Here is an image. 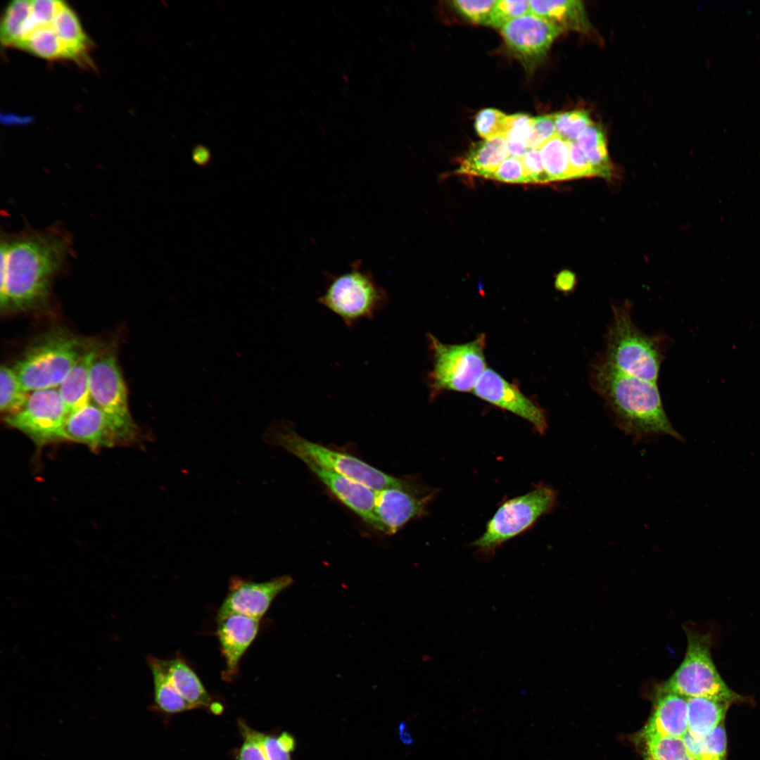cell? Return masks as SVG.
<instances>
[{
    "instance_id": "4",
    "label": "cell",
    "mask_w": 760,
    "mask_h": 760,
    "mask_svg": "<svg viewBox=\"0 0 760 760\" xmlns=\"http://www.w3.org/2000/svg\"><path fill=\"white\" fill-rule=\"evenodd\" d=\"M89 345L70 332L53 329L37 338L13 367L29 393L58 388Z\"/></svg>"
},
{
    "instance_id": "1",
    "label": "cell",
    "mask_w": 760,
    "mask_h": 760,
    "mask_svg": "<svg viewBox=\"0 0 760 760\" xmlns=\"http://www.w3.org/2000/svg\"><path fill=\"white\" fill-rule=\"evenodd\" d=\"M1 311H27L47 302L55 277L72 253V240L60 225L26 229L1 239Z\"/></svg>"
},
{
    "instance_id": "44",
    "label": "cell",
    "mask_w": 760,
    "mask_h": 760,
    "mask_svg": "<svg viewBox=\"0 0 760 760\" xmlns=\"http://www.w3.org/2000/svg\"><path fill=\"white\" fill-rule=\"evenodd\" d=\"M244 741L238 753V760H267L260 745L250 732V728L241 724Z\"/></svg>"
},
{
    "instance_id": "2",
    "label": "cell",
    "mask_w": 760,
    "mask_h": 760,
    "mask_svg": "<svg viewBox=\"0 0 760 760\" xmlns=\"http://www.w3.org/2000/svg\"><path fill=\"white\" fill-rule=\"evenodd\" d=\"M591 383L614 424L636 442H648L662 436L680 441L664 409L657 383L628 375L608 362L594 365Z\"/></svg>"
},
{
    "instance_id": "31",
    "label": "cell",
    "mask_w": 760,
    "mask_h": 760,
    "mask_svg": "<svg viewBox=\"0 0 760 760\" xmlns=\"http://www.w3.org/2000/svg\"><path fill=\"white\" fill-rule=\"evenodd\" d=\"M31 13V1L15 0L6 6L1 20L0 39L6 46L15 47L20 41Z\"/></svg>"
},
{
    "instance_id": "21",
    "label": "cell",
    "mask_w": 760,
    "mask_h": 760,
    "mask_svg": "<svg viewBox=\"0 0 760 760\" xmlns=\"http://www.w3.org/2000/svg\"><path fill=\"white\" fill-rule=\"evenodd\" d=\"M530 13L548 21L564 30L587 32L590 29L585 6L581 1H529Z\"/></svg>"
},
{
    "instance_id": "23",
    "label": "cell",
    "mask_w": 760,
    "mask_h": 760,
    "mask_svg": "<svg viewBox=\"0 0 760 760\" xmlns=\"http://www.w3.org/2000/svg\"><path fill=\"white\" fill-rule=\"evenodd\" d=\"M164 663L173 685L189 703L194 708L203 707L215 710L216 704L213 702L197 674L183 659H164Z\"/></svg>"
},
{
    "instance_id": "45",
    "label": "cell",
    "mask_w": 760,
    "mask_h": 760,
    "mask_svg": "<svg viewBox=\"0 0 760 760\" xmlns=\"http://www.w3.org/2000/svg\"><path fill=\"white\" fill-rule=\"evenodd\" d=\"M576 284V277L570 270H562L555 277V286L562 293H568L573 291Z\"/></svg>"
},
{
    "instance_id": "9",
    "label": "cell",
    "mask_w": 760,
    "mask_h": 760,
    "mask_svg": "<svg viewBox=\"0 0 760 760\" xmlns=\"http://www.w3.org/2000/svg\"><path fill=\"white\" fill-rule=\"evenodd\" d=\"M557 491L539 484L531 491L503 502L488 521L484 533L473 546L477 552L490 555L504 543L531 528L557 503Z\"/></svg>"
},
{
    "instance_id": "25",
    "label": "cell",
    "mask_w": 760,
    "mask_h": 760,
    "mask_svg": "<svg viewBox=\"0 0 760 760\" xmlns=\"http://www.w3.org/2000/svg\"><path fill=\"white\" fill-rule=\"evenodd\" d=\"M51 25L67 49L70 58L76 61L84 60L89 42L77 15L65 1L58 10Z\"/></svg>"
},
{
    "instance_id": "10",
    "label": "cell",
    "mask_w": 760,
    "mask_h": 760,
    "mask_svg": "<svg viewBox=\"0 0 760 760\" xmlns=\"http://www.w3.org/2000/svg\"><path fill=\"white\" fill-rule=\"evenodd\" d=\"M91 400L108 418L120 443L135 441L139 428L130 414L126 385L113 349L101 348L89 374Z\"/></svg>"
},
{
    "instance_id": "13",
    "label": "cell",
    "mask_w": 760,
    "mask_h": 760,
    "mask_svg": "<svg viewBox=\"0 0 760 760\" xmlns=\"http://www.w3.org/2000/svg\"><path fill=\"white\" fill-rule=\"evenodd\" d=\"M501 29L507 47L528 67L539 62L554 40L564 31L531 13L509 22Z\"/></svg>"
},
{
    "instance_id": "39",
    "label": "cell",
    "mask_w": 760,
    "mask_h": 760,
    "mask_svg": "<svg viewBox=\"0 0 760 760\" xmlns=\"http://www.w3.org/2000/svg\"><path fill=\"white\" fill-rule=\"evenodd\" d=\"M488 179L511 183L531 182L521 158L509 156Z\"/></svg>"
},
{
    "instance_id": "5",
    "label": "cell",
    "mask_w": 760,
    "mask_h": 760,
    "mask_svg": "<svg viewBox=\"0 0 760 760\" xmlns=\"http://www.w3.org/2000/svg\"><path fill=\"white\" fill-rule=\"evenodd\" d=\"M612 313L604 361L628 375L657 383L664 359L659 339L635 324L630 304L614 305Z\"/></svg>"
},
{
    "instance_id": "11",
    "label": "cell",
    "mask_w": 760,
    "mask_h": 760,
    "mask_svg": "<svg viewBox=\"0 0 760 760\" xmlns=\"http://www.w3.org/2000/svg\"><path fill=\"white\" fill-rule=\"evenodd\" d=\"M68 412L57 388L30 393L23 406L4 416L5 422L42 446L65 439L64 425Z\"/></svg>"
},
{
    "instance_id": "18",
    "label": "cell",
    "mask_w": 760,
    "mask_h": 760,
    "mask_svg": "<svg viewBox=\"0 0 760 760\" xmlns=\"http://www.w3.org/2000/svg\"><path fill=\"white\" fill-rule=\"evenodd\" d=\"M64 436L65 439L92 448L120 443L108 418L92 402L68 414L64 425Z\"/></svg>"
},
{
    "instance_id": "3",
    "label": "cell",
    "mask_w": 760,
    "mask_h": 760,
    "mask_svg": "<svg viewBox=\"0 0 760 760\" xmlns=\"http://www.w3.org/2000/svg\"><path fill=\"white\" fill-rule=\"evenodd\" d=\"M262 439L270 445L287 450L303 463L310 462L374 490L400 486L405 481L387 474L353 455L305 438L297 433L292 424L287 422L272 423L265 431Z\"/></svg>"
},
{
    "instance_id": "8",
    "label": "cell",
    "mask_w": 760,
    "mask_h": 760,
    "mask_svg": "<svg viewBox=\"0 0 760 760\" xmlns=\"http://www.w3.org/2000/svg\"><path fill=\"white\" fill-rule=\"evenodd\" d=\"M432 355V369L428 374L431 400L444 391H473L486 368L484 350L486 335L460 344H447L428 334Z\"/></svg>"
},
{
    "instance_id": "19",
    "label": "cell",
    "mask_w": 760,
    "mask_h": 760,
    "mask_svg": "<svg viewBox=\"0 0 760 760\" xmlns=\"http://www.w3.org/2000/svg\"><path fill=\"white\" fill-rule=\"evenodd\" d=\"M688 732V698L658 689L653 713L641 733L683 737Z\"/></svg>"
},
{
    "instance_id": "33",
    "label": "cell",
    "mask_w": 760,
    "mask_h": 760,
    "mask_svg": "<svg viewBox=\"0 0 760 760\" xmlns=\"http://www.w3.org/2000/svg\"><path fill=\"white\" fill-rule=\"evenodd\" d=\"M532 118L525 114L509 115L504 138L509 156L521 158L528 150L527 141L531 129Z\"/></svg>"
},
{
    "instance_id": "29",
    "label": "cell",
    "mask_w": 760,
    "mask_h": 760,
    "mask_svg": "<svg viewBox=\"0 0 760 760\" xmlns=\"http://www.w3.org/2000/svg\"><path fill=\"white\" fill-rule=\"evenodd\" d=\"M569 142L556 134L539 148L550 181L570 179Z\"/></svg>"
},
{
    "instance_id": "32",
    "label": "cell",
    "mask_w": 760,
    "mask_h": 760,
    "mask_svg": "<svg viewBox=\"0 0 760 760\" xmlns=\"http://www.w3.org/2000/svg\"><path fill=\"white\" fill-rule=\"evenodd\" d=\"M30 393L22 386L13 367L2 365L0 370V410L4 416L18 411Z\"/></svg>"
},
{
    "instance_id": "43",
    "label": "cell",
    "mask_w": 760,
    "mask_h": 760,
    "mask_svg": "<svg viewBox=\"0 0 760 760\" xmlns=\"http://www.w3.org/2000/svg\"><path fill=\"white\" fill-rule=\"evenodd\" d=\"M249 729L260 745L267 760H291V752L282 746L277 737Z\"/></svg>"
},
{
    "instance_id": "40",
    "label": "cell",
    "mask_w": 760,
    "mask_h": 760,
    "mask_svg": "<svg viewBox=\"0 0 760 760\" xmlns=\"http://www.w3.org/2000/svg\"><path fill=\"white\" fill-rule=\"evenodd\" d=\"M63 3L58 0L31 1V16L35 27L51 24Z\"/></svg>"
},
{
    "instance_id": "36",
    "label": "cell",
    "mask_w": 760,
    "mask_h": 760,
    "mask_svg": "<svg viewBox=\"0 0 760 760\" xmlns=\"http://www.w3.org/2000/svg\"><path fill=\"white\" fill-rule=\"evenodd\" d=\"M528 13H530L529 1H496L488 25L502 28L509 22Z\"/></svg>"
},
{
    "instance_id": "41",
    "label": "cell",
    "mask_w": 760,
    "mask_h": 760,
    "mask_svg": "<svg viewBox=\"0 0 760 760\" xmlns=\"http://www.w3.org/2000/svg\"><path fill=\"white\" fill-rule=\"evenodd\" d=\"M570 179L595 176L593 168L576 141L569 142Z\"/></svg>"
},
{
    "instance_id": "22",
    "label": "cell",
    "mask_w": 760,
    "mask_h": 760,
    "mask_svg": "<svg viewBox=\"0 0 760 760\" xmlns=\"http://www.w3.org/2000/svg\"><path fill=\"white\" fill-rule=\"evenodd\" d=\"M509 156L503 136L486 139L472 144L457 172L487 178Z\"/></svg>"
},
{
    "instance_id": "35",
    "label": "cell",
    "mask_w": 760,
    "mask_h": 760,
    "mask_svg": "<svg viewBox=\"0 0 760 760\" xmlns=\"http://www.w3.org/2000/svg\"><path fill=\"white\" fill-rule=\"evenodd\" d=\"M509 115L493 108L481 110L475 119V129L486 139L504 136L507 126Z\"/></svg>"
},
{
    "instance_id": "30",
    "label": "cell",
    "mask_w": 760,
    "mask_h": 760,
    "mask_svg": "<svg viewBox=\"0 0 760 760\" xmlns=\"http://www.w3.org/2000/svg\"><path fill=\"white\" fill-rule=\"evenodd\" d=\"M645 760H682L689 756L683 737L640 733Z\"/></svg>"
},
{
    "instance_id": "49",
    "label": "cell",
    "mask_w": 760,
    "mask_h": 760,
    "mask_svg": "<svg viewBox=\"0 0 760 760\" xmlns=\"http://www.w3.org/2000/svg\"><path fill=\"white\" fill-rule=\"evenodd\" d=\"M682 760H694V759L692 757H690V756H686L685 758H684Z\"/></svg>"
},
{
    "instance_id": "20",
    "label": "cell",
    "mask_w": 760,
    "mask_h": 760,
    "mask_svg": "<svg viewBox=\"0 0 760 760\" xmlns=\"http://www.w3.org/2000/svg\"><path fill=\"white\" fill-rule=\"evenodd\" d=\"M99 346L90 344L57 388L68 414L91 402L89 374Z\"/></svg>"
},
{
    "instance_id": "27",
    "label": "cell",
    "mask_w": 760,
    "mask_h": 760,
    "mask_svg": "<svg viewBox=\"0 0 760 760\" xmlns=\"http://www.w3.org/2000/svg\"><path fill=\"white\" fill-rule=\"evenodd\" d=\"M51 24L37 26L15 48L47 60L70 59L67 49L55 33Z\"/></svg>"
},
{
    "instance_id": "48",
    "label": "cell",
    "mask_w": 760,
    "mask_h": 760,
    "mask_svg": "<svg viewBox=\"0 0 760 760\" xmlns=\"http://www.w3.org/2000/svg\"><path fill=\"white\" fill-rule=\"evenodd\" d=\"M400 737L402 742L405 744H411L412 742V737L407 729L406 723H401L398 727Z\"/></svg>"
},
{
    "instance_id": "15",
    "label": "cell",
    "mask_w": 760,
    "mask_h": 760,
    "mask_svg": "<svg viewBox=\"0 0 760 760\" xmlns=\"http://www.w3.org/2000/svg\"><path fill=\"white\" fill-rule=\"evenodd\" d=\"M293 582L289 575L262 582L234 577L230 581L229 591L217 616L239 614L260 620L274 599Z\"/></svg>"
},
{
    "instance_id": "24",
    "label": "cell",
    "mask_w": 760,
    "mask_h": 760,
    "mask_svg": "<svg viewBox=\"0 0 760 760\" xmlns=\"http://www.w3.org/2000/svg\"><path fill=\"white\" fill-rule=\"evenodd\" d=\"M731 704L708 697L688 698V732L704 737L723 722Z\"/></svg>"
},
{
    "instance_id": "37",
    "label": "cell",
    "mask_w": 760,
    "mask_h": 760,
    "mask_svg": "<svg viewBox=\"0 0 760 760\" xmlns=\"http://www.w3.org/2000/svg\"><path fill=\"white\" fill-rule=\"evenodd\" d=\"M496 1H453L452 7L461 15L479 24L488 25Z\"/></svg>"
},
{
    "instance_id": "16",
    "label": "cell",
    "mask_w": 760,
    "mask_h": 760,
    "mask_svg": "<svg viewBox=\"0 0 760 760\" xmlns=\"http://www.w3.org/2000/svg\"><path fill=\"white\" fill-rule=\"evenodd\" d=\"M259 627L260 620L244 615L217 616V636L225 661L224 679L236 675L239 661L255 640Z\"/></svg>"
},
{
    "instance_id": "12",
    "label": "cell",
    "mask_w": 760,
    "mask_h": 760,
    "mask_svg": "<svg viewBox=\"0 0 760 760\" xmlns=\"http://www.w3.org/2000/svg\"><path fill=\"white\" fill-rule=\"evenodd\" d=\"M434 495L406 481L400 486L375 490L374 515L379 530L395 533L411 519L424 512Z\"/></svg>"
},
{
    "instance_id": "34",
    "label": "cell",
    "mask_w": 760,
    "mask_h": 760,
    "mask_svg": "<svg viewBox=\"0 0 760 760\" xmlns=\"http://www.w3.org/2000/svg\"><path fill=\"white\" fill-rule=\"evenodd\" d=\"M556 133L569 141H576L582 132L593 124L589 113L576 110L555 113Z\"/></svg>"
},
{
    "instance_id": "7",
    "label": "cell",
    "mask_w": 760,
    "mask_h": 760,
    "mask_svg": "<svg viewBox=\"0 0 760 760\" xmlns=\"http://www.w3.org/2000/svg\"><path fill=\"white\" fill-rule=\"evenodd\" d=\"M318 302L351 327L382 310L388 303V295L372 272L357 260L343 273L329 276Z\"/></svg>"
},
{
    "instance_id": "46",
    "label": "cell",
    "mask_w": 760,
    "mask_h": 760,
    "mask_svg": "<svg viewBox=\"0 0 760 760\" xmlns=\"http://www.w3.org/2000/svg\"><path fill=\"white\" fill-rule=\"evenodd\" d=\"M193 158L196 163L203 165L210 159V153L203 146H196L193 151Z\"/></svg>"
},
{
    "instance_id": "28",
    "label": "cell",
    "mask_w": 760,
    "mask_h": 760,
    "mask_svg": "<svg viewBox=\"0 0 760 760\" xmlns=\"http://www.w3.org/2000/svg\"><path fill=\"white\" fill-rule=\"evenodd\" d=\"M688 753L694 760H727V737L724 723L704 737L688 732L683 737Z\"/></svg>"
},
{
    "instance_id": "6",
    "label": "cell",
    "mask_w": 760,
    "mask_h": 760,
    "mask_svg": "<svg viewBox=\"0 0 760 760\" xmlns=\"http://www.w3.org/2000/svg\"><path fill=\"white\" fill-rule=\"evenodd\" d=\"M687 648L683 661L659 690L672 692L687 698L708 697L728 702H741L745 697L731 690L722 679L711 654L709 633L686 628Z\"/></svg>"
},
{
    "instance_id": "47",
    "label": "cell",
    "mask_w": 760,
    "mask_h": 760,
    "mask_svg": "<svg viewBox=\"0 0 760 760\" xmlns=\"http://www.w3.org/2000/svg\"><path fill=\"white\" fill-rule=\"evenodd\" d=\"M282 746L290 752L295 749L296 742L294 737L289 733L284 732L277 737Z\"/></svg>"
},
{
    "instance_id": "14",
    "label": "cell",
    "mask_w": 760,
    "mask_h": 760,
    "mask_svg": "<svg viewBox=\"0 0 760 760\" xmlns=\"http://www.w3.org/2000/svg\"><path fill=\"white\" fill-rule=\"evenodd\" d=\"M473 393L479 398L528 421L539 433H544L547 429L544 410L526 397L515 384H510L490 368L485 370Z\"/></svg>"
},
{
    "instance_id": "26",
    "label": "cell",
    "mask_w": 760,
    "mask_h": 760,
    "mask_svg": "<svg viewBox=\"0 0 760 760\" xmlns=\"http://www.w3.org/2000/svg\"><path fill=\"white\" fill-rule=\"evenodd\" d=\"M147 663L153 677L154 699L160 709L166 713L174 714L195 709L173 685L164 659L150 656L147 658Z\"/></svg>"
},
{
    "instance_id": "38",
    "label": "cell",
    "mask_w": 760,
    "mask_h": 760,
    "mask_svg": "<svg viewBox=\"0 0 760 760\" xmlns=\"http://www.w3.org/2000/svg\"><path fill=\"white\" fill-rule=\"evenodd\" d=\"M557 134L555 114L532 118L531 129L527 141L528 148L539 149L540 146Z\"/></svg>"
},
{
    "instance_id": "17",
    "label": "cell",
    "mask_w": 760,
    "mask_h": 760,
    "mask_svg": "<svg viewBox=\"0 0 760 760\" xmlns=\"http://www.w3.org/2000/svg\"><path fill=\"white\" fill-rule=\"evenodd\" d=\"M304 463L340 502L365 522L379 530L374 511L375 490L310 462Z\"/></svg>"
},
{
    "instance_id": "42",
    "label": "cell",
    "mask_w": 760,
    "mask_h": 760,
    "mask_svg": "<svg viewBox=\"0 0 760 760\" xmlns=\"http://www.w3.org/2000/svg\"><path fill=\"white\" fill-rule=\"evenodd\" d=\"M521 159L531 182L547 183L550 181L544 169L539 149L528 148Z\"/></svg>"
}]
</instances>
